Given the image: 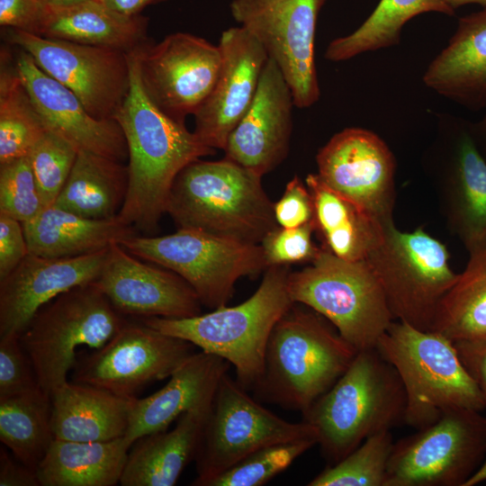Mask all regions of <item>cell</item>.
<instances>
[{"label":"cell","instance_id":"obj_5","mask_svg":"<svg viewBox=\"0 0 486 486\" xmlns=\"http://www.w3.org/2000/svg\"><path fill=\"white\" fill-rule=\"evenodd\" d=\"M289 273L287 266H268L257 290L236 306L189 318H144L141 322L223 358L234 366L243 388L256 389L271 332L294 303L287 286Z\"/></svg>","mask_w":486,"mask_h":486},{"label":"cell","instance_id":"obj_20","mask_svg":"<svg viewBox=\"0 0 486 486\" xmlns=\"http://www.w3.org/2000/svg\"><path fill=\"white\" fill-rule=\"evenodd\" d=\"M438 140L449 222L472 252L486 246V159L459 118L441 115Z\"/></svg>","mask_w":486,"mask_h":486},{"label":"cell","instance_id":"obj_48","mask_svg":"<svg viewBox=\"0 0 486 486\" xmlns=\"http://www.w3.org/2000/svg\"><path fill=\"white\" fill-rule=\"evenodd\" d=\"M111 9L126 15H138L147 6L166 0H101Z\"/></svg>","mask_w":486,"mask_h":486},{"label":"cell","instance_id":"obj_44","mask_svg":"<svg viewBox=\"0 0 486 486\" xmlns=\"http://www.w3.org/2000/svg\"><path fill=\"white\" fill-rule=\"evenodd\" d=\"M48 11L41 0H0V24L40 35Z\"/></svg>","mask_w":486,"mask_h":486},{"label":"cell","instance_id":"obj_40","mask_svg":"<svg viewBox=\"0 0 486 486\" xmlns=\"http://www.w3.org/2000/svg\"><path fill=\"white\" fill-rule=\"evenodd\" d=\"M44 208L29 157L0 164V213L24 223Z\"/></svg>","mask_w":486,"mask_h":486},{"label":"cell","instance_id":"obj_49","mask_svg":"<svg viewBox=\"0 0 486 486\" xmlns=\"http://www.w3.org/2000/svg\"><path fill=\"white\" fill-rule=\"evenodd\" d=\"M485 112L482 119L474 124H471L472 132L476 141V144L486 159V106Z\"/></svg>","mask_w":486,"mask_h":486},{"label":"cell","instance_id":"obj_9","mask_svg":"<svg viewBox=\"0 0 486 486\" xmlns=\"http://www.w3.org/2000/svg\"><path fill=\"white\" fill-rule=\"evenodd\" d=\"M119 244L133 256L178 274L201 303L212 310L229 302L239 278L256 276L268 267L260 244L192 229L165 236L136 234Z\"/></svg>","mask_w":486,"mask_h":486},{"label":"cell","instance_id":"obj_37","mask_svg":"<svg viewBox=\"0 0 486 486\" xmlns=\"http://www.w3.org/2000/svg\"><path fill=\"white\" fill-rule=\"evenodd\" d=\"M391 430L367 437L339 462L328 465L309 486H385L393 446Z\"/></svg>","mask_w":486,"mask_h":486},{"label":"cell","instance_id":"obj_52","mask_svg":"<svg viewBox=\"0 0 486 486\" xmlns=\"http://www.w3.org/2000/svg\"><path fill=\"white\" fill-rule=\"evenodd\" d=\"M446 4L453 9L466 5V4H481L482 6L486 5V0H446Z\"/></svg>","mask_w":486,"mask_h":486},{"label":"cell","instance_id":"obj_18","mask_svg":"<svg viewBox=\"0 0 486 486\" xmlns=\"http://www.w3.org/2000/svg\"><path fill=\"white\" fill-rule=\"evenodd\" d=\"M218 46L221 53L219 76L211 94L194 114V132L204 145L223 150L255 97L268 56L241 26L224 31Z\"/></svg>","mask_w":486,"mask_h":486},{"label":"cell","instance_id":"obj_15","mask_svg":"<svg viewBox=\"0 0 486 486\" xmlns=\"http://www.w3.org/2000/svg\"><path fill=\"white\" fill-rule=\"evenodd\" d=\"M190 342L140 323L128 322L106 344L77 360L73 382L125 398L164 380L194 352Z\"/></svg>","mask_w":486,"mask_h":486},{"label":"cell","instance_id":"obj_47","mask_svg":"<svg viewBox=\"0 0 486 486\" xmlns=\"http://www.w3.org/2000/svg\"><path fill=\"white\" fill-rule=\"evenodd\" d=\"M0 485L40 486L37 472L11 457L3 446L0 447Z\"/></svg>","mask_w":486,"mask_h":486},{"label":"cell","instance_id":"obj_2","mask_svg":"<svg viewBox=\"0 0 486 486\" xmlns=\"http://www.w3.org/2000/svg\"><path fill=\"white\" fill-rule=\"evenodd\" d=\"M406 394L400 378L376 347L357 352L346 371L302 413L332 465L367 437L403 422Z\"/></svg>","mask_w":486,"mask_h":486},{"label":"cell","instance_id":"obj_50","mask_svg":"<svg viewBox=\"0 0 486 486\" xmlns=\"http://www.w3.org/2000/svg\"><path fill=\"white\" fill-rule=\"evenodd\" d=\"M486 481V458L480 468L467 481L464 486H474Z\"/></svg>","mask_w":486,"mask_h":486},{"label":"cell","instance_id":"obj_6","mask_svg":"<svg viewBox=\"0 0 486 486\" xmlns=\"http://www.w3.org/2000/svg\"><path fill=\"white\" fill-rule=\"evenodd\" d=\"M376 348L400 378L406 394L404 423L408 426L426 428L454 409H486L454 342L442 334L392 321Z\"/></svg>","mask_w":486,"mask_h":486},{"label":"cell","instance_id":"obj_46","mask_svg":"<svg viewBox=\"0 0 486 486\" xmlns=\"http://www.w3.org/2000/svg\"><path fill=\"white\" fill-rule=\"evenodd\" d=\"M460 360L476 382L486 407V337L454 342Z\"/></svg>","mask_w":486,"mask_h":486},{"label":"cell","instance_id":"obj_12","mask_svg":"<svg viewBox=\"0 0 486 486\" xmlns=\"http://www.w3.org/2000/svg\"><path fill=\"white\" fill-rule=\"evenodd\" d=\"M314 437L310 423L287 421L256 402L226 373L220 379L195 457L194 486L206 483L267 446Z\"/></svg>","mask_w":486,"mask_h":486},{"label":"cell","instance_id":"obj_31","mask_svg":"<svg viewBox=\"0 0 486 486\" xmlns=\"http://www.w3.org/2000/svg\"><path fill=\"white\" fill-rule=\"evenodd\" d=\"M131 444L54 438L36 472L40 486H113L120 483Z\"/></svg>","mask_w":486,"mask_h":486},{"label":"cell","instance_id":"obj_24","mask_svg":"<svg viewBox=\"0 0 486 486\" xmlns=\"http://www.w3.org/2000/svg\"><path fill=\"white\" fill-rule=\"evenodd\" d=\"M230 365L218 356L202 350L194 353L160 390L134 400L126 439L133 445L144 436L167 429L184 413L211 406Z\"/></svg>","mask_w":486,"mask_h":486},{"label":"cell","instance_id":"obj_26","mask_svg":"<svg viewBox=\"0 0 486 486\" xmlns=\"http://www.w3.org/2000/svg\"><path fill=\"white\" fill-rule=\"evenodd\" d=\"M212 405L184 413L171 430L152 433L131 446L122 486H173L195 459Z\"/></svg>","mask_w":486,"mask_h":486},{"label":"cell","instance_id":"obj_34","mask_svg":"<svg viewBox=\"0 0 486 486\" xmlns=\"http://www.w3.org/2000/svg\"><path fill=\"white\" fill-rule=\"evenodd\" d=\"M464 270L441 299L432 331L453 342L486 337V246L469 252Z\"/></svg>","mask_w":486,"mask_h":486},{"label":"cell","instance_id":"obj_25","mask_svg":"<svg viewBox=\"0 0 486 486\" xmlns=\"http://www.w3.org/2000/svg\"><path fill=\"white\" fill-rule=\"evenodd\" d=\"M423 82L465 108H485L486 5L459 19L447 46L428 65Z\"/></svg>","mask_w":486,"mask_h":486},{"label":"cell","instance_id":"obj_8","mask_svg":"<svg viewBox=\"0 0 486 486\" xmlns=\"http://www.w3.org/2000/svg\"><path fill=\"white\" fill-rule=\"evenodd\" d=\"M128 321L96 281L68 290L41 307L20 335L40 387L48 394L65 383L76 349H98Z\"/></svg>","mask_w":486,"mask_h":486},{"label":"cell","instance_id":"obj_35","mask_svg":"<svg viewBox=\"0 0 486 486\" xmlns=\"http://www.w3.org/2000/svg\"><path fill=\"white\" fill-rule=\"evenodd\" d=\"M428 12L454 14L446 0H381L360 27L328 45L325 58L339 62L364 52L396 46L400 41L404 24L416 15Z\"/></svg>","mask_w":486,"mask_h":486},{"label":"cell","instance_id":"obj_14","mask_svg":"<svg viewBox=\"0 0 486 486\" xmlns=\"http://www.w3.org/2000/svg\"><path fill=\"white\" fill-rule=\"evenodd\" d=\"M8 40L68 88L98 120L114 119L130 87L129 53L10 29Z\"/></svg>","mask_w":486,"mask_h":486},{"label":"cell","instance_id":"obj_27","mask_svg":"<svg viewBox=\"0 0 486 486\" xmlns=\"http://www.w3.org/2000/svg\"><path fill=\"white\" fill-rule=\"evenodd\" d=\"M50 397L54 437L90 442L125 436L136 399L68 381L58 387Z\"/></svg>","mask_w":486,"mask_h":486},{"label":"cell","instance_id":"obj_45","mask_svg":"<svg viewBox=\"0 0 486 486\" xmlns=\"http://www.w3.org/2000/svg\"><path fill=\"white\" fill-rule=\"evenodd\" d=\"M28 254L22 223L0 213V280L5 278Z\"/></svg>","mask_w":486,"mask_h":486},{"label":"cell","instance_id":"obj_33","mask_svg":"<svg viewBox=\"0 0 486 486\" xmlns=\"http://www.w3.org/2000/svg\"><path fill=\"white\" fill-rule=\"evenodd\" d=\"M51 397L40 387L0 397V440L14 456L37 470L54 440Z\"/></svg>","mask_w":486,"mask_h":486},{"label":"cell","instance_id":"obj_51","mask_svg":"<svg viewBox=\"0 0 486 486\" xmlns=\"http://www.w3.org/2000/svg\"><path fill=\"white\" fill-rule=\"evenodd\" d=\"M49 8H62L77 4L88 0H41Z\"/></svg>","mask_w":486,"mask_h":486},{"label":"cell","instance_id":"obj_21","mask_svg":"<svg viewBox=\"0 0 486 486\" xmlns=\"http://www.w3.org/2000/svg\"><path fill=\"white\" fill-rule=\"evenodd\" d=\"M293 106L287 81L268 58L250 106L228 138L225 158L261 176L274 169L289 151Z\"/></svg>","mask_w":486,"mask_h":486},{"label":"cell","instance_id":"obj_36","mask_svg":"<svg viewBox=\"0 0 486 486\" xmlns=\"http://www.w3.org/2000/svg\"><path fill=\"white\" fill-rule=\"evenodd\" d=\"M1 53L0 164L29 156L48 130L18 72Z\"/></svg>","mask_w":486,"mask_h":486},{"label":"cell","instance_id":"obj_39","mask_svg":"<svg viewBox=\"0 0 486 486\" xmlns=\"http://www.w3.org/2000/svg\"><path fill=\"white\" fill-rule=\"evenodd\" d=\"M77 152L70 143L50 130L31 150L28 157L45 207L55 203L69 176Z\"/></svg>","mask_w":486,"mask_h":486},{"label":"cell","instance_id":"obj_13","mask_svg":"<svg viewBox=\"0 0 486 486\" xmlns=\"http://www.w3.org/2000/svg\"><path fill=\"white\" fill-rule=\"evenodd\" d=\"M327 0H232L233 19L263 47L287 81L298 108H308L320 95L315 34Z\"/></svg>","mask_w":486,"mask_h":486},{"label":"cell","instance_id":"obj_29","mask_svg":"<svg viewBox=\"0 0 486 486\" xmlns=\"http://www.w3.org/2000/svg\"><path fill=\"white\" fill-rule=\"evenodd\" d=\"M305 184L313 201V224L324 248L347 261H364L379 247L385 226L377 217L327 185L318 174ZM392 221V220H391Z\"/></svg>","mask_w":486,"mask_h":486},{"label":"cell","instance_id":"obj_23","mask_svg":"<svg viewBox=\"0 0 486 486\" xmlns=\"http://www.w3.org/2000/svg\"><path fill=\"white\" fill-rule=\"evenodd\" d=\"M108 249L60 258L29 253L0 280V336L21 335L45 304L68 290L96 281Z\"/></svg>","mask_w":486,"mask_h":486},{"label":"cell","instance_id":"obj_16","mask_svg":"<svg viewBox=\"0 0 486 486\" xmlns=\"http://www.w3.org/2000/svg\"><path fill=\"white\" fill-rule=\"evenodd\" d=\"M143 87L152 102L184 123L211 94L219 76L218 45L187 32H175L136 50Z\"/></svg>","mask_w":486,"mask_h":486},{"label":"cell","instance_id":"obj_22","mask_svg":"<svg viewBox=\"0 0 486 486\" xmlns=\"http://www.w3.org/2000/svg\"><path fill=\"white\" fill-rule=\"evenodd\" d=\"M15 68L47 130L70 143L77 151L95 153L124 163L127 142L115 119L93 117L66 86L46 74L22 50Z\"/></svg>","mask_w":486,"mask_h":486},{"label":"cell","instance_id":"obj_4","mask_svg":"<svg viewBox=\"0 0 486 486\" xmlns=\"http://www.w3.org/2000/svg\"><path fill=\"white\" fill-rule=\"evenodd\" d=\"M300 304L294 302L274 327L255 390L302 414L346 371L358 351L328 320Z\"/></svg>","mask_w":486,"mask_h":486},{"label":"cell","instance_id":"obj_17","mask_svg":"<svg viewBox=\"0 0 486 486\" xmlns=\"http://www.w3.org/2000/svg\"><path fill=\"white\" fill-rule=\"evenodd\" d=\"M316 162L331 189L383 222L393 220L396 161L377 134L346 128L319 149Z\"/></svg>","mask_w":486,"mask_h":486},{"label":"cell","instance_id":"obj_30","mask_svg":"<svg viewBox=\"0 0 486 486\" xmlns=\"http://www.w3.org/2000/svg\"><path fill=\"white\" fill-rule=\"evenodd\" d=\"M148 19L116 12L101 0L49 8L40 36L130 53L150 40Z\"/></svg>","mask_w":486,"mask_h":486},{"label":"cell","instance_id":"obj_11","mask_svg":"<svg viewBox=\"0 0 486 486\" xmlns=\"http://www.w3.org/2000/svg\"><path fill=\"white\" fill-rule=\"evenodd\" d=\"M394 442L385 486H464L486 458V418L454 409Z\"/></svg>","mask_w":486,"mask_h":486},{"label":"cell","instance_id":"obj_41","mask_svg":"<svg viewBox=\"0 0 486 486\" xmlns=\"http://www.w3.org/2000/svg\"><path fill=\"white\" fill-rule=\"evenodd\" d=\"M314 230L311 221L292 229L278 226L269 231L260 242L267 266L311 262L320 250L311 239Z\"/></svg>","mask_w":486,"mask_h":486},{"label":"cell","instance_id":"obj_3","mask_svg":"<svg viewBox=\"0 0 486 486\" xmlns=\"http://www.w3.org/2000/svg\"><path fill=\"white\" fill-rule=\"evenodd\" d=\"M262 176L228 158L195 160L176 176L166 213L178 229H192L260 244L278 227Z\"/></svg>","mask_w":486,"mask_h":486},{"label":"cell","instance_id":"obj_42","mask_svg":"<svg viewBox=\"0 0 486 486\" xmlns=\"http://www.w3.org/2000/svg\"><path fill=\"white\" fill-rule=\"evenodd\" d=\"M40 388L33 364L20 335L0 336V397L24 393Z\"/></svg>","mask_w":486,"mask_h":486},{"label":"cell","instance_id":"obj_28","mask_svg":"<svg viewBox=\"0 0 486 486\" xmlns=\"http://www.w3.org/2000/svg\"><path fill=\"white\" fill-rule=\"evenodd\" d=\"M22 227L29 253L51 258L95 253L137 234L117 216L89 219L56 205L45 207Z\"/></svg>","mask_w":486,"mask_h":486},{"label":"cell","instance_id":"obj_38","mask_svg":"<svg viewBox=\"0 0 486 486\" xmlns=\"http://www.w3.org/2000/svg\"><path fill=\"white\" fill-rule=\"evenodd\" d=\"M315 445L317 438L309 437L260 448L210 480L205 486L264 485Z\"/></svg>","mask_w":486,"mask_h":486},{"label":"cell","instance_id":"obj_19","mask_svg":"<svg viewBox=\"0 0 486 486\" xmlns=\"http://www.w3.org/2000/svg\"><path fill=\"white\" fill-rule=\"evenodd\" d=\"M96 283L122 315L182 319L201 314L199 297L182 277L140 261L119 243L109 248Z\"/></svg>","mask_w":486,"mask_h":486},{"label":"cell","instance_id":"obj_1","mask_svg":"<svg viewBox=\"0 0 486 486\" xmlns=\"http://www.w3.org/2000/svg\"><path fill=\"white\" fill-rule=\"evenodd\" d=\"M136 50L129 53L130 87L114 116L127 142L129 175L128 191L117 217L136 230L153 233L166 213L177 175L216 149L152 102L140 79Z\"/></svg>","mask_w":486,"mask_h":486},{"label":"cell","instance_id":"obj_32","mask_svg":"<svg viewBox=\"0 0 486 486\" xmlns=\"http://www.w3.org/2000/svg\"><path fill=\"white\" fill-rule=\"evenodd\" d=\"M128 181L124 163L79 150L53 205L89 219H112L124 202Z\"/></svg>","mask_w":486,"mask_h":486},{"label":"cell","instance_id":"obj_43","mask_svg":"<svg viewBox=\"0 0 486 486\" xmlns=\"http://www.w3.org/2000/svg\"><path fill=\"white\" fill-rule=\"evenodd\" d=\"M313 201L306 185L298 176L291 179L280 199L274 202V215L281 228L292 229L313 221Z\"/></svg>","mask_w":486,"mask_h":486},{"label":"cell","instance_id":"obj_7","mask_svg":"<svg viewBox=\"0 0 486 486\" xmlns=\"http://www.w3.org/2000/svg\"><path fill=\"white\" fill-rule=\"evenodd\" d=\"M310 263L289 273L292 302L323 316L357 351L376 347L394 319L367 261L344 260L321 248Z\"/></svg>","mask_w":486,"mask_h":486},{"label":"cell","instance_id":"obj_10","mask_svg":"<svg viewBox=\"0 0 486 486\" xmlns=\"http://www.w3.org/2000/svg\"><path fill=\"white\" fill-rule=\"evenodd\" d=\"M446 247L423 229L399 230L393 220L366 259L376 274L393 319L432 331L438 304L455 282Z\"/></svg>","mask_w":486,"mask_h":486}]
</instances>
